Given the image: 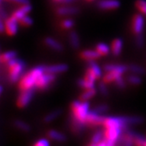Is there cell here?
<instances>
[{
  "label": "cell",
  "instance_id": "cell-1",
  "mask_svg": "<svg viewBox=\"0 0 146 146\" xmlns=\"http://www.w3.org/2000/svg\"><path fill=\"white\" fill-rule=\"evenodd\" d=\"M43 73H45V66L43 65L36 66L25 73L19 81L20 90L36 89V81Z\"/></svg>",
  "mask_w": 146,
  "mask_h": 146
},
{
  "label": "cell",
  "instance_id": "cell-2",
  "mask_svg": "<svg viewBox=\"0 0 146 146\" xmlns=\"http://www.w3.org/2000/svg\"><path fill=\"white\" fill-rule=\"evenodd\" d=\"M8 70L7 77L9 82L15 84L19 82L24 76V72L26 68V63L21 58H15L7 63Z\"/></svg>",
  "mask_w": 146,
  "mask_h": 146
},
{
  "label": "cell",
  "instance_id": "cell-3",
  "mask_svg": "<svg viewBox=\"0 0 146 146\" xmlns=\"http://www.w3.org/2000/svg\"><path fill=\"white\" fill-rule=\"evenodd\" d=\"M89 101H74L71 104V109L73 119L79 121L80 123L85 124V120L89 113Z\"/></svg>",
  "mask_w": 146,
  "mask_h": 146
},
{
  "label": "cell",
  "instance_id": "cell-4",
  "mask_svg": "<svg viewBox=\"0 0 146 146\" xmlns=\"http://www.w3.org/2000/svg\"><path fill=\"white\" fill-rule=\"evenodd\" d=\"M57 76L50 74V73L45 72L42 74V76L37 80L35 88L36 89H40V90H46L49 89L54 82L56 80Z\"/></svg>",
  "mask_w": 146,
  "mask_h": 146
},
{
  "label": "cell",
  "instance_id": "cell-5",
  "mask_svg": "<svg viewBox=\"0 0 146 146\" xmlns=\"http://www.w3.org/2000/svg\"><path fill=\"white\" fill-rule=\"evenodd\" d=\"M36 89L21 90V94L18 96L16 100V105L20 108H25L31 102L34 95V91Z\"/></svg>",
  "mask_w": 146,
  "mask_h": 146
},
{
  "label": "cell",
  "instance_id": "cell-6",
  "mask_svg": "<svg viewBox=\"0 0 146 146\" xmlns=\"http://www.w3.org/2000/svg\"><path fill=\"white\" fill-rule=\"evenodd\" d=\"M145 18L143 14H139L137 13L134 15L132 17V21H131V30L135 35L141 34L144 32L145 29Z\"/></svg>",
  "mask_w": 146,
  "mask_h": 146
},
{
  "label": "cell",
  "instance_id": "cell-7",
  "mask_svg": "<svg viewBox=\"0 0 146 146\" xmlns=\"http://www.w3.org/2000/svg\"><path fill=\"white\" fill-rule=\"evenodd\" d=\"M4 21V33L8 36H15L19 30V21L16 20L14 17L10 16L7 18Z\"/></svg>",
  "mask_w": 146,
  "mask_h": 146
},
{
  "label": "cell",
  "instance_id": "cell-8",
  "mask_svg": "<svg viewBox=\"0 0 146 146\" xmlns=\"http://www.w3.org/2000/svg\"><path fill=\"white\" fill-rule=\"evenodd\" d=\"M105 118L106 117L95 112L94 110L89 111L85 120V124L89 126H98L103 124Z\"/></svg>",
  "mask_w": 146,
  "mask_h": 146
},
{
  "label": "cell",
  "instance_id": "cell-9",
  "mask_svg": "<svg viewBox=\"0 0 146 146\" xmlns=\"http://www.w3.org/2000/svg\"><path fill=\"white\" fill-rule=\"evenodd\" d=\"M120 2L119 0H100L98 3V7L103 11L116 10L119 8Z\"/></svg>",
  "mask_w": 146,
  "mask_h": 146
},
{
  "label": "cell",
  "instance_id": "cell-10",
  "mask_svg": "<svg viewBox=\"0 0 146 146\" xmlns=\"http://www.w3.org/2000/svg\"><path fill=\"white\" fill-rule=\"evenodd\" d=\"M68 68L69 67L66 63H56V64L45 66V72L50 73V74H54L57 76L58 74L66 72L68 70Z\"/></svg>",
  "mask_w": 146,
  "mask_h": 146
},
{
  "label": "cell",
  "instance_id": "cell-11",
  "mask_svg": "<svg viewBox=\"0 0 146 146\" xmlns=\"http://www.w3.org/2000/svg\"><path fill=\"white\" fill-rule=\"evenodd\" d=\"M80 12V9L75 6H61L56 9V14L59 16H75Z\"/></svg>",
  "mask_w": 146,
  "mask_h": 146
},
{
  "label": "cell",
  "instance_id": "cell-12",
  "mask_svg": "<svg viewBox=\"0 0 146 146\" xmlns=\"http://www.w3.org/2000/svg\"><path fill=\"white\" fill-rule=\"evenodd\" d=\"M33 9V7L30 3H27L24 5H21L16 10H15L11 16L14 17L16 20L19 21L21 18H23L24 16H27Z\"/></svg>",
  "mask_w": 146,
  "mask_h": 146
},
{
  "label": "cell",
  "instance_id": "cell-13",
  "mask_svg": "<svg viewBox=\"0 0 146 146\" xmlns=\"http://www.w3.org/2000/svg\"><path fill=\"white\" fill-rule=\"evenodd\" d=\"M105 129H106L104 132L105 138L114 143H115L118 140L123 130L120 127H109V128H105Z\"/></svg>",
  "mask_w": 146,
  "mask_h": 146
},
{
  "label": "cell",
  "instance_id": "cell-14",
  "mask_svg": "<svg viewBox=\"0 0 146 146\" xmlns=\"http://www.w3.org/2000/svg\"><path fill=\"white\" fill-rule=\"evenodd\" d=\"M103 69L106 72H115L120 73L121 75H123L124 73L128 72V67L123 64H115V63H107L106 64Z\"/></svg>",
  "mask_w": 146,
  "mask_h": 146
},
{
  "label": "cell",
  "instance_id": "cell-15",
  "mask_svg": "<svg viewBox=\"0 0 146 146\" xmlns=\"http://www.w3.org/2000/svg\"><path fill=\"white\" fill-rule=\"evenodd\" d=\"M80 58L87 61V62H89V61H95L97 59H98L102 57L100 55V54L95 49L94 50H90V49H88V50H82L80 54Z\"/></svg>",
  "mask_w": 146,
  "mask_h": 146
},
{
  "label": "cell",
  "instance_id": "cell-16",
  "mask_svg": "<svg viewBox=\"0 0 146 146\" xmlns=\"http://www.w3.org/2000/svg\"><path fill=\"white\" fill-rule=\"evenodd\" d=\"M45 44L46 45V46H48L50 49H51L53 50H55L58 52H61L63 51L64 47L63 45L60 42L57 41L55 38L51 37V36H47L45 38L44 40Z\"/></svg>",
  "mask_w": 146,
  "mask_h": 146
},
{
  "label": "cell",
  "instance_id": "cell-17",
  "mask_svg": "<svg viewBox=\"0 0 146 146\" xmlns=\"http://www.w3.org/2000/svg\"><path fill=\"white\" fill-rule=\"evenodd\" d=\"M68 41L74 50H78L80 46V36L75 30H72L68 33Z\"/></svg>",
  "mask_w": 146,
  "mask_h": 146
},
{
  "label": "cell",
  "instance_id": "cell-18",
  "mask_svg": "<svg viewBox=\"0 0 146 146\" xmlns=\"http://www.w3.org/2000/svg\"><path fill=\"white\" fill-rule=\"evenodd\" d=\"M123 41L121 38H115L111 43V53L114 56H119L122 53Z\"/></svg>",
  "mask_w": 146,
  "mask_h": 146
},
{
  "label": "cell",
  "instance_id": "cell-19",
  "mask_svg": "<svg viewBox=\"0 0 146 146\" xmlns=\"http://www.w3.org/2000/svg\"><path fill=\"white\" fill-rule=\"evenodd\" d=\"M95 50L99 53L101 56H106L111 51V48L110 47L108 44H106L105 42L98 43L95 46Z\"/></svg>",
  "mask_w": 146,
  "mask_h": 146
},
{
  "label": "cell",
  "instance_id": "cell-20",
  "mask_svg": "<svg viewBox=\"0 0 146 146\" xmlns=\"http://www.w3.org/2000/svg\"><path fill=\"white\" fill-rule=\"evenodd\" d=\"M17 58V52L15 50H8L2 53L0 56V62L2 64H7L11 59Z\"/></svg>",
  "mask_w": 146,
  "mask_h": 146
},
{
  "label": "cell",
  "instance_id": "cell-21",
  "mask_svg": "<svg viewBox=\"0 0 146 146\" xmlns=\"http://www.w3.org/2000/svg\"><path fill=\"white\" fill-rule=\"evenodd\" d=\"M122 76L123 75H121L120 73L115 72H106V74L102 76V80L106 84L115 83V80Z\"/></svg>",
  "mask_w": 146,
  "mask_h": 146
},
{
  "label": "cell",
  "instance_id": "cell-22",
  "mask_svg": "<svg viewBox=\"0 0 146 146\" xmlns=\"http://www.w3.org/2000/svg\"><path fill=\"white\" fill-rule=\"evenodd\" d=\"M87 68L89 69L90 71H92L98 79H100L101 77H102V71L101 68L98 66V64L96 63L95 61H89V62H88V67H87Z\"/></svg>",
  "mask_w": 146,
  "mask_h": 146
},
{
  "label": "cell",
  "instance_id": "cell-23",
  "mask_svg": "<svg viewBox=\"0 0 146 146\" xmlns=\"http://www.w3.org/2000/svg\"><path fill=\"white\" fill-rule=\"evenodd\" d=\"M126 80H127V84L134 85V86H138V85H141L142 84V78L140 75H137V74L131 73L130 75H128L127 76Z\"/></svg>",
  "mask_w": 146,
  "mask_h": 146
},
{
  "label": "cell",
  "instance_id": "cell-24",
  "mask_svg": "<svg viewBox=\"0 0 146 146\" xmlns=\"http://www.w3.org/2000/svg\"><path fill=\"white\" fill-rule=\"evenodd\" d=\"M98 93V89L95 88H92V89H84L82 94H80V100L82 101H89V99L93 98L94 96Z\"/></svg>",
  "mask_w": 146,
  "mask_h": 146
},
{
  "label": "cell",
  "instance_id": "cell-25",
  "mask_svg": "<svg viewBox=\"0 0 146 146\" xmlns=\"http://www.w3.org/2000/svg\"><path fill=\"white\" fill-rule=\"evenodd\" d=\"M128 67V72L131 73H133V74H137V75H145L146 73L145 68H143L141 65H138V64H129L127 65Z\"/></svg>",
  "mask_w": 146,
  "mask_h": 146
},
{
  "label": "cell",
  "instance_id": "cell-26",
  "mask_svg": "<svg viewBox=\"0 0 146 146\" xmlns=\"http://www.w3.org/2000/svg\"><path fill=\"white\" fill-rule=\"evenodd\" d=\"M47 135L50 139H52L55 141H64L66 140V136H64L63 133L55 130L49 131Z\"/></svg>",
  "mask_w": 146,
  "mask_h": 146
},
{
  "label": "cell",
  "instance_id": "cell-27",
  "mask_svg": "<svg viewBox=\"0 0 146 146\" xmlns=\"http://www.w3.org/2000/svg\"><path fill=\"white\" fill-rule=\"evenodd\" d=\"M78 85L82 88L83 89H92V88H95V82L94 81H90L89 80L84 78L79 79L78 81H77Z\"/></svg>",
  "mask_w": 146,
  "mask_h": 146
},
{
  "label": "cell",
  "instance_id": "cell-28",
  "mask_svg": "<svg viewBox=\"0 0 146 146\" xmlns=\"http://www.w3.org/2000/svg\"><path fill=\"white\" fill-rule=\"evenodd\" d=\"M61 114H62L61 110H54L52 112L49 113L47 115H46V117L44 118V121L46 123H50L54 119H56Z\"/></svg>",
  "mask_w": 146,
  "mask_h": 146
},
{
  "label": "cell",
  "instance_id": "cell-29",
  "mask_svg": "<svg viewBox=\"0 0 146 146\" xmlns=\"http://www.w3.org/2000/svg\"><path fill=\"white\" fill-rule=\"evenodd\" d=\"M60 26L63 29H66V30H70L72 29L73 27L75 26V22L73 21L72 19H70V18H67L65 20L61 21V24H60Z\"/></svg>",
  "mask_w": 146,
  "mask_h": 146
},
{
  "label": "cell",
  "instance_id": "cell-30",
  "mask_svg": "<svg viewBox=\"0 0 146 146\" xmlns=\"http://www.w3.org/2000/svg\"><path fill=\"white\" fill-rule=\"evenodd\" d=\"M14 125L16 126V127H17L18 129L24 131H29V130H30L29 125L22 120H16L14 122Z\"/></svg>",
  "mask_w": 146,
  "mask_h": 146
},
{
  "label": "cell",
  "instance_id": "cell-31",
  "mask_svg": "<svg viewBox=\"0 0 146 146\" xmlns=\"http://www.w3.org/2000/svg\"><path fill=\"white\" fill-rule=\"evenodd\" d=\"M135 5L141 14L146 16V0H136Z\"/></svg>",
  "mask_w": 146,
  "mask_h": 146
},
{
  "label": "cell",
  "instance_id": "cell-32",
  "mask_svg": "<svg viewBox=\"0 0 146 146\" xmlns=\"http://www.w3.org/2000/svg\"><path fill=\"white\" fill-rule=\"evenodd\" d=\"M19 23H20L21 26L30 27L33 24V20L32 19L30 16L27 15V16H24L23 18H21V20L19 21Z\"/></svg>",
  "mask_w": 146,
  "mask_h": 146
},
{
  "label": "cell",
  "instance_id": "cell-33",
  "mask_svg": "<svg viewBox=\"0 0 146 146\" xmlns=\"http://www.w3.org/2000/svg\"><path fill=\"white\" fill-rule=\"evenodd\" d=\"M98 92L100 94H102V96H107L109 94V90L108 88L106 86V83L104 82L103 80L101 81L98 85Z\"/></svg>",
  "mask_w": 146,
  "mask_h": 146
},
{
  "label": "cell",
  "instance_id": "cell-34",
  "mask_svg": "<svg viewBox=\"0 0 146 146\" xmlns=\"http://www.w3.org/2000/svg\"><path fill=\"white\" fill-rule=\"evenodd\" d=\"M105 136L104 132L102 131H97L92 138V142L95 144H98L99 142L102 141V138Z\"/></svg>",
  "mask_w": 146,
  "mask_h": 146
},
{
  "label": "cell",
  "instance_id": "cell-35",
  "mask_svg": "<svg viewBox=\"0 0 146 146\" xmlns=\"http://www.w3.org/2000/svg\"><path fill=\"white\" fill-rule=\"evenodd\" d=\"M127 80L124 79L123 77V76H120L119 78L117 79L115 81V84L120 89H125L126 86H127Z\"/></svg>",
  "mask_w": 146,
  "mask_h": 146
},
{
  "label": "cell",
  "instance_id": "cell-36",
  "mask_svg": "<svg viewBox=\"0 0 146 146\" xmlns=\"http://www.w3.org/2000/svg\"><path fill=\"white\" fill-rule=\"evenodd\" d=\"M135 42H136V46L138 48H142L144 46V45H145V37H144L143 33L136 35V36H135Z\"/></svg>",
  "mask_w": 146,
  "mask_h": 146
},
{
  "label": "cell",
  "instance_id": "cell-37",
  "mask_svg": "<svg viewBox=\"0 0 146 146\" xmlns=\"http://www.w3.org/2000/svg\"><path fill=\"white\" fill-rule=\"evenodd\" d=\"M109 110V106L106 104H101L98 105V106H96L93 110H94L95 112L98 113L100 115H102L103 113L106 112Z\"/></svg>",
  "mask_w": 146,
  "mask_h": 146
},
{
  "label": "cell",
  "instance_id": "cell-38",
  "mask_svg": "<svg viewBox=\"0 0 146 146\" xmlns=\"http://www.w3.org/2000/svg\"><path fill=\"white\" fill-rule=\"evenodd\" d=\"M134 143L136 146H146V140L141 136H136Z\"/></svg>",
  "mask_w": 146,
  "mask_h": 146
},
{
  "label": "cell",
  "instance_id": "cell-39",
  "mask_svg": "<svg viewBox=\"0 0 146 146\" xmlns=\"http://www.w3.org/2000/svg\"><path fill=\"white\" fill-rule=\"evenodd\" d=\"M3 1H6V2H9L14 4H17V5H24V4H27V3H30L29 0H3Z\"/></svg>",
  "mask_w": 146,
  "mask_h": 146
},
{
  "label": "cell",
  "instance_id": "cell-40",
  "mask_svg": "<svg viewBox=\"0 0 146 146\" xmlns=\"http://www.w3.org/2000/svg\"><path fill=\"white\" fill-rule=\"evenodd\" d=\"M115 143L108 141L105 138L104 140H102L101 142H99L97 146H115Z\"/></svg>",
  "mask_w": 146,
  "mask_h": 146
},
{
  "label": "cell",
  "instance_id": "cell-41",
  "mask_svg": "<svg viewBox=\"0 0 146 146\" xmlns=\"http://www.w3.org/2000/svg\"><path fill=\"white\" fill-rule=\"evenodd\" d=\"M34 146H50V144H49V141L46 139H41L36 141Z\"/></svg>",
  "mask_w": 146,
  "mask_h": 146
},
{
  "label": "cell",
  "instance_id": "cell-42",
  "mask_svg": "<svg viewBox=\"0 0 146 146\" xmlns=\"http://www.w3.org/2000/svg\"><path fill=\"white\" fill-rule=\"evenodd\" d=\"M9 16H7V13H6L5 10L3 8V7H1V20L2 21H5L7 18H8Z\"/></svg>",
  "mask_w": 146,
  "mask_h": 146
},
{
  "label": "cell",
  "instance_id": "cell-43",
  "mask_svg": "<svg viewBox=\"0 0 146 146\" xmlns=\"http://www.w3.org/2000/svg\"><path fill=\"white\" fill-rule=\"evenodd\" d=\"M73 1H74V0H61L60 3H65V4H68V3H72Z\"/></svg>",
  "mask_w": 146,
  "mask_h": 146
},
{
  "label": "cell",
  "instance_id": "cell-44",
  "mask_svg": "<svg viewBox=\"0 0 146 146\" xmlns=\"http://www.w3.org/2000/svg\"><path fill=\"white\" fill-rule=\"evenodd\" d=\"M97 145H98V144H95V143H93V142H92L89 146H97Z\"/></svg>",
  "mask_w": 146,
  "mask_h": 146
},
{
  "label": "cell",
  "instance_id": "cell-45",
  "mask_svg": "<svg viewBox=\"0 0 146 146\" xmlns=\"http://www.w3.org/2000/svg\"><path fill=\"white\" fill-rule=\"evenodd\" d=\"M54 1H57V2H61V0H54Z\"/></svg>",
  "mask_w": 146,
  "mask_h": 146
},
{
  "label": "cell",
  "instance_id": "cell-46",
  "mask_svg": "<svg viewBox=\"0 0 146 146\" xmlns=\"http://www.w3.org/2000/svg\"><path fill=\"white\" fill-rule=\"evenodd\" d=\"M88 1H94V0H88Z\"/></svg>",
  "mask_w": 146,
  "mask_h": 146
}]
</instances>
